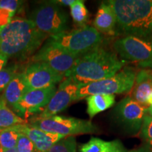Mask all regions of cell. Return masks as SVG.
<instances>
[{
	"mask_svg": "<svg viewBox=\"0 0 152 152\" xmlns=\"http://www.w3.org/2000/svg\"><path fill=\"white\" fill-rule=\"evenodd\" d=\"M0 152H1V148H0Z\"/></svg>",
	"mask_w": 152,
	"mask_h": 152,
	"instance_id": "obj_34",
	"label": "cell"
},
{
	"mask_svg": "<svg viewBox=\"0 0 152 152\" xmlns=\"http://www.w3.org/2000/svg\"><path fill=\"white\" fill-rule=\"evenodd\" d=\"M83 84H77L68 78H64L61 82L59 86L56 90L49 104L39 114L35 115L34 118L39 119L47 118L56 115L65 110L68 106L76 101L77 92Z\"/></svg>",
	"mask_w": 152,
	"mask_h": 152,
	"instance_id": "obj_11",
	"label": "cell"
},
{
	"mask_svg": "<svg viewBox=\"0 0 152 152\" xmlns=\"http://www.w3.org/2000/svg\"><path fill=\"white\" fill-rule=\"evenodd\" d=\"M22 3L23 1H18V0H1L0 1V8L7 9L16 14Z\"/></svg>",
	"mask_w": 152,
	"mask_h": 152,
	"instance_id": "obj_27",
	"label": "cell"
},
{
	"mask_svg": "<svg viewBox=\"0 0 152 152\" xmlns=\"http://www.w3.org/2000/svg\"><path fill=\"white\" fill-rule=\"evenodd\" d=\"M22 73L29 90L56 86L57 83H61L65 78L64 75L55 72L42 62L31 63Z\"/></svg>",
	"mask_w": 152,
	"mask_h": 152,
	"instance_id": "obj_12",
	"label": "cell"
},
{
	"mask_svg": "<svg viewBox=\"0 0 152 152\" xmlns=\"http://www.w3.org/2000/svg\"><path fill=\"white\" fill-rule=\"evenodd\" d=\"M15 13L7 9L0 8V28L8 25L13 19Z\"/></svg>",
	"mask_w": 152,
	"mask_h": 152,
	"instance_id": "obj_28",
	"label": "cell"
},
{
	"mask_svg": "<svg viewBox=\"0 0 152 152\" xmlns=\"http://www.w3.org/2000/svg\"><path fill=\"white\" fill-rule=\"evenodd\" d=\"M147 113L149 114V115H151V116H152V106H148V108H147Z\"/></svg>",
	"mask_w": 152,
	"mask_h": 152,
	"instance_id": "obj_33",
	"label": "cell"
},
{
	"mask_svg": "<svg viewBox=\"0 0 152 152\" xmlns=\"http://www.w3.org/2000/svg\"><path fill=\"white\" fill-rule=\"evenodd\" d=\"M47 37L29 19L13 18L0 28V54L9 58L27 56L39 48Z\"/></svg>",
	"mask_w": 152,
	"mask_h": 152,
	"instance_id": "obj_2",
	"label": "cell"
},
{
	"mask_svg": "<svg viewBox=\"0 0 152 152\" xmlns=\"http://www.w3.org/2000/svg\"><path fill=\"white\" fill-rule=\"evenodd\" d=\"M8 59L9 57L4 56V55L0 54V71H1L4 68L7 66Z\"/></svg>",
	"mask_w": 152,
	"mask_h": 152,
	"instance_id": "obj_29",
	"label": "cell"
},
{
	"mask_svg": "<svg viewBox=\"0 0 152 152\" xmlns=\"http://www.w3.org/2000/svg\"><path fill=\"white\" fill-rule=\"evenodd\" d=\"M139 134L144 146L152 151V116L148 113L144 117Z\"/></svg>",
	"mask_w": 152,
	"mask_h": 152,
	"instance_id": "obj_23",
	"label": "cell"
},
{
	"mask_svg": "<svg viewBox=\"0 0 152 152\" xmlns=\"http://www.w3.org/2000/svg\"><path fill=\"white\" fill-rule=\"evenodd\" d=\"M29 20L47 37L64 33L68 28V15L53 1L44 2L37 7L30 14Z\"/></svg>",
	"mask_w": 152,
	"mask_h": 152,
	"instance_id": "obj_8",
	"label": "cell"
},
{
	"mask_svg": "<svg viewBox=\"0 0 152 152\" xmlns=\"http://www.w3.org/2000/svg\"><path fill=\"white\" fill-rule=\"evenodd\" d=\"M79 57L73 56L47 40L33 57V62H42L56 73H68Z\"/></svg>",
	"mask_w": 152,
	"mask_h": 152,
	"instance_id": "obj_10",
	"label": "cell"
},
{
	"mask_svg": "<svg viewBox=\"0 0 152 152\" xmlns=\"http://www.w3.org/2000/svg\"><path fill=\"white\" fill-rule=\"evenodd\" d=\"M28 124L45 132L65 137L93 134L99 132L98 127L92 121L63 115H54L42 119L33 117Z\"/></svg>",
	"mask_w": 152,
	"mask_h": 152,
	"instance_id": "obj_7",
	"label": "cell"
},
{
	"mask_svg": "<svg viewBox=\"0 0 152 152\" xmlns=\"http://www.w3.org/2000/svg\"><path fill=\"white\" fill-rule=\"evenodd\" d=\"M16 149L17 152H39L34 144L24 134H20Z\"/></svg>",
	"mask_w": 152,
	"mask_h": 152,
	"instance_id": "obj_26",
	"label": "cell"
},
{
	"mask_svg": "<svg viewBox=\"0 0 152 152\" xmlns=\"http://www.w3.org/2000/svg\"><path fill=\"white\" fill-rule=\"evenodd\" d=\"M54 3L57 4L64 5V6H71L75 2V0H57V1H53Z\"/></svg>",
	"mask_w": 152,
	"mask_h": 152,
	"instance_id": "obj_30",
	"label": "cell"
},
{
	"mask_svg": "<svg viewBox=\"0 0 152 152\" xmlns=\"http://www.w3.org/2000/svg\"><path fill=\"white\" fill-rule=\"evenodd\" d=\"M148 106L137 102L131 96H125L115 106L113 119L125 133L136 135L141 130L143 120L147 114Z\"/></svg>",
	"mask_w": 152,
	"mask_h": 152,
	"instance_id": "obj_9",
	"label": "cell"
},
{
	"mask_svg": "<svg viewBox=\"0 0 152 152\" xmlns=\"http://www.w3.org/2000/svg\"><path fill=\"white\" fill-rule=\"evenodd\" d=\"M77 144L74 136L66 137L53 145L47 152H76Z\"/></svg>",
	"mask_w": 152,
	"mask_h": 152,
	"instance_id": "obj_24",
	"label": "cell"
},
{
	"mask_svg": "<svg viewBox=\"0 0 152 152\" xmlns=\"http://www.w3.org/2000/svg\"><path fill=\"white\" fill-rule=\"evenodd\" d=\"M137 72L133 67L125 66L112 77L83 85L77 92L76 101L94 94L115 95L130 92L134 85Z\"/></svg>",
	"mask_w": 152,
	"mask_h": 152,
	"instance_id": "obj_5",
	"label": "cell"
},
{
	"mask_svg": "<svg viewBox=\"0 0 152 152\" xmlns=\"http://www.w3.org/2000/svg\"><path fill=\"white\" fill-rule=\"evenodd\" d=\"M18 66L17 64H11L0 71V92L4 90L9 83L18 73Z\"/></svg>",
	"mask_w": 152,
	"mask_h": 152,
	"instance_id": "obj_25",
	"label": "cell"
},
{
	"mask_svg": "<svg viewBox=\"0 0 152 152\" xmlns=\"http://www.w3.org/2000/svg\"><path fill=\"white\" fill-rule=\"evenodd\" d=\"M85 99L87 106V113L90 118L111 108L115 103V96L112 94L90 95Z\"/></svg>",
	"mask_w": 152,
	"mask_h": 152,
	"instance_id": "obj_19",
	"label": "cell"
},
{
	"mask_svg": "<svg viewBox=\"0 0 152 152\" xmlns=\"http://www.w3.org/2000/svg\"><path fill=\"white\" fill-rule=\"evenodd\" d=\"M106 2L116 16V35L152 38V1L110 0Z\"/></svg>",
	"mask_w": 152,
	"mask_h": 152,
	"instance_id": "obj_3",
	"label": "cell"
},
{
	"mask_svg": "<svg viewBox=\"0 0 152 152\" xmlns=\"http://www.w3.org/2000/svg\"><path fill=\"white\" fill-rule=\"evenodd\" d=\"M112 47L125 62L134 63L142 69H152V38L123 36L114 40Z\"/></svg>",
	"mask_w": 152,
	"mask_h": 152,
	"instance_id": "obj_6",
	"label": "cell"
},
{
	"mask_svg": "<svg viewBox=\"0 0 152 152\" xmlns=\"http://www.w3.org/2000/svg\"><path fill=\"white\" fill-rule=\"evenodd\" d=\"M92 26L103 35L113 36L116 35V16L107 2H103L100 4L93 21Z\"/></svg>",
	"mask_w": 152,
	"mask_h": 152,
	"instance_id": "obj_15",
	"label": "cell"
},
{
	"mask_svg": "<svg viewBox=\"0 0 152 152\" xmlns=\"http://www.w3.org/2000/svg\"><path fill=\"white\" fill-rule=\"evenodd\" d=\"M71 15L73 21L80 27L86 26L89 18V11L85 6L84 1L75 0V1L70 7Z\"/></svg>",
	"mask_w": 152,
	"mask_h": 152,
	"instance_id": "obj_21",
	"label": "cell"
},
{
	"mask_svg": "<svg viewBox=\"0 0 152 152\" xmlns=\"http://www.w3.org/2000/svg\"><path fill=\"white\" fill-rule=\"evenodd\" d=\"M24 123H27V121L9 109L3 99L0 97V130Z\"/></svg>",
	"mask_w": 152,
	"mask_h": 152,
	"instance_id": "obj_20",
	"label": "cell"
},
{
	"mask_svg": "<svg viewBox=\"0 0 152 152\" xmlns=\"http://www.w3.org/2000/svg\"><path fill=\"white\" fill-rule=\"evenodd\" d=\"M126 152H152L151 150H150L149 148H147L145 146H142V147H140L139 148H137V149L130 150V151H126Z\"/></svg>",
	"mask_w": 152,
	"mask_h": 152,
	"instance_id": "obj_31",
	"label": "cell"
},
{
	"mask_svg": "<svg viewBox=\"0 0 152 152\" xmlns=\"http://www.w3.org/2000/svg\"><path fill=\"white\" fill-rule=\"evenodd\" d=\"M56 86H53L46 89L28 91L13 110L19 116L20 115H27L36 113L41 109L42 111L56 93Z\"/></svg>",
	"mask_w": 152,
	"mask_h": 152,
	"instance_id": "obj_13",
	"label": "cell"
},
{
	"mask_svg": "<svg viewBox=\"0 0 152 152\" xmlns=\"http://www.w3.org/2000/svg\"><path fill=\"white\" fill-rule=\"evenodd\" d=\"M48 40L66 52L80 57L102 46L104 37L93 26H85L52 36Z\"/></svg>",
	"mask_w": 152,
	"mask_h": 152,
	"instance_id": "obj_4",
	"label": "cell"
},
{
	"mask_svg": "<svg viewBox=\"0 0 152 152\" xmlns=\"http://www.w3.org/2000/svg\"><path fill=\"white\" fill-rule=\"evenodd\" d=\"M80 152H126L118 140L105 141L98 137L92 138L80 147Z\"/></svg>",
	"mask_w": 152,
	"mask_h": 152,
	"instance_id": "obj_18",
	"label": "cell"
},
{
	"mask_svg": "<svg viewBox=\"0 0 152 152\" xmlns=\"http://www.w3.org/2000/svg\"><path fill=\"white\" fill-rule=\"evenodd\" d=\"M10 128L27 137L39 152H47L56 142L66 137L61 134L45 132L31 126L28 123L14 125Z\"/></svg>",
	"mask_w": 152,
	"mask_h": 152,
	"instance_id": "obj_14",
	"label": "cell"
},
{
	"mask_svg": "<svg viewBox=\"0 0 152 152\" xmlns=\"http://www.w3.org/2000/svg\"><path fill=\"white\" fill-rule=\"evenodd\" d=\"M20 133L11 128L0 130V148L1 152L15 149Z\"/></svg>",
	"mask_w": 152,
	"mask_h": 152,
	"instance_id": "obj_22",
	"label": "cell"
},
{
	"mask_svg": "<svg viewBox=\"0 0 152 152\" xmlns=\"http://www.w3.org/2000/svg\"><path fill=\"white\" fill-rule=\"evenodd\" d=\"M29 90L27 83L25 80L23 74L18 73L15 76L4 90L1 98L7 106L14 109L25 94Z\"/></svg>",
	"mask_w": 152,
	"mask_h": 152,
	"instance_id": "obj_17",
	"label": "cell"
},
{
	"mask_svg": "<svg viewBox=\"0 0 152 152\" xmlns=\"http://www.w3.org/2000/svg\"><path fill=\"white\" fill-rule=\"evenodd\" d=\"M147 104H148V106H152V90H151V93H150V94H149V98H148Z\"/></svg>",
	"mask_w": 152,
	"mask_h": 152,
	"instance_id": "obj_32",
	"label": "cell"
},
{
	"mask_svg": "<svg viewBox=\"0 0 152 152\" xmlns=\"http://www.w3.org/2000/svg\"><path fill=\"white\" fill-rule=\"evenodd\" d=\"M152 90V69H141L137 72L130 96L137 102L148 106L147 101Z\"/></svg>",
	"mask_w": 152,
	"mask_h": 152,
	"instance_id": "obj_16",
	"label": "cell"
},
{
	"mask_svg": "<svg viewBox=\"0 0 152 152\" xmlns=\"http://www.w3.org/2000/svg\"><path fill=\"white\" fill-rule=\"evenodd\" d=\"M125 64L113 51L102 45L79 57L71 71L65 75V78L77 84H87L112 77L125 66Z\"/></svg>",
	"mask_w": 152,
	"mask_h": 152,
	"instance_id": "obj_1",
	"label": "cell"
}]
</instances>
